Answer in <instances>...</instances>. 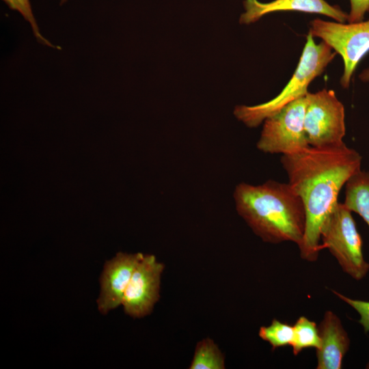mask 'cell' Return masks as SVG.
Instances as JSON below:
<instances>
[{
	"mask_svg": "<svg viewBox=\"0 0 369 369\" xmlns=\"http://www.w3.org/2000/svg\"><path fill=\"white\" fill-rule=\"evenodd\" d=\"M332 50L324 41L316 44L309 32L295 72L282 91L260 105L236 106L234 110L235 117L248 127H256L288 103L305 96L310 83L323 72L334 58L336 53Z\"/></svg>",
	"mask_w": 369,
	"mask_h": 369,
	"instance_id": "3957f363",
	"label": "cell"
},
{
	"mask_svg": "<svg viewBox=\"0 0 369 369\" xmlns=\"http://www.w3.org/2000/svg\"><path fill=\"white\" fill-rule=\"evenodd\" d=\"M320 339L316 349L317 369H340L350 347V338L340 318L332 311L325 312L318 326Z\"/></svg>",
	"mask_w": 369,
	"mask_h": 369,
	"instance_id": "8fae6325",
	"label": "cell"
},
{
	"mask_svg": "<svg viewBox=\"0 0 369 369\" xmlns=\"http://www.w3.org/2000/svg\"><path fill=\"white\" fill-rule=\"evenodd\" d=\"M189 368H225L224 355L213 340L206 338L197 343Z\"/></svg>",
	"mask_w": 369,
	"mask_h": 369,
	"instance_id": "4fadbf2b",
	"label": "cell"
},
{
	"mask_svg": "<svg viewBox=\"0 0 369 369\" xmlns=\"http://www.w3.org/2000/svg\"><path fill=\"white\" fill-rule=\"evenodd\" d=\"M66 1V0H62V1H61V3H64Z\"/></svg>",
	"mask_w": 369,
	"mask_h": 369,
	"instance_id": "44dd1931",
	"label": "cell"
},
{
	"mask_svg": "<svg viewBox=\"0 0 369 369\" xmlns=\"http://www.w3.org/2000/svg\"><path fill=\"white\" fill-rule=\"evenodd\" d=\"M332 292L358 313L359 323L363 327L366 333L369 332V301L354 299L334 290H332Z\"/></svg>",
	"mask_w": 369,
	"mask_h": 369,
	"instance_id": "e0dca14e",
	"label": "cell"
},
{
	"mask_svg": "<svg viewBox=\"0 0 369 369\" xmlns=\"http://www.w3.org/2000/svg\"><path fill=\"white\" fill-rule=\"evenodd\" d=\"M359 77L362 81L369 82V68L363 70Z\"/></svg>",
	"mask_w": 369,
	"mask_h": 369,
	"instance_id": "d6986e66",
	"label": "cell"
},
{
	"mask_svg": "<svg viewBox=\"0 0 369 369\" xmlns=\"http://www.w3.org/2000/svg\"><path fill=\"white\" fill-rule=\"evenodd\" d=\"M305 105V96L266 118L257 148L264 153L288 154L309 147L304 131Z\"/></svg>",
	"mask_w": 369,
	"mask_h": 369,
	"instance_id": "52a82bcc",
	"label": "cell"
},
{
	"mask_svg": "<svg viewBox=\"0 0 369 369\" xmlns=\"http://www.w3.org/2000/svg\"><path fill=\"white\" fill-rule=\"evenodd\" d=\"M323 249H328L342 271L353 279H364L369 263L363 254V243L352 211L338 202L324 221L320 230Z\"/></svg>",
	"mask_w": 369,
	"mask_h": 369,
	"instance_id": "277c9868",
	"label": "cell"
},
{
	"mask_svg": "<svg viewBox=\"0 0 369 369\" xmlns=\"http://www.w3.org/2000/svg\"><path fill=\"white\" fill-rule=\"evenodd\" d=\"M361 160L359 153L344 142L322 148L309 146L282 154L280 161L288 183L301 198L305 210V232L298 246L302 259L317 260L323 249V224L338 202L342 187L361 170Z\"/></svg>",
	"mask_w": 369,
	"mask_h": 369,
	"instance_id": "6da1fadb",
	"label": "cell"
},
{
	"mask_svg": "<svg viewBox=\"0 0 369 369\" xmlns=\"http://www.w3.org/2000/svg\"><path fill=\"white\" fill-rule=\"evenodd\" d=\"M164 264L152 254H144L134 271L124 295V312L136 318L150 314L160 297Z\"/></svg>",
	"mask_w": 369,
	"mask_h": 369,
	"instance_id": "ba28073f",
	"label": "cell"
},
{
	"mask_svg": "<svg viewBox=\"0 0 369 369\" xmlns=\"http://www.w3.org/2000/svg\"><path fill=\"white\" fill-rule=\"evenodd\" d=\"M304 131L310 146L322 148L344 143L346 133L343 104L333 90L308 92Z\"/></svg>",
	"mask_w": 369,
	"mask_h": 369,
	"instance_id": "5b68a950",
	"label": "cell"
},
{
	"mask_svg": "<svg viewBox=\"0 0 369 369\" xmlns=\"http://www.w3.org/2000/svg\"><path fill=\"white\" fill-rule=\"evenodd\" d=\"M293 326L273 319L268 326H262L258 331L259 337L267 342L275 350L277 348L290 346L293 339Z\"/></svg>",
	"mask_w": 369,
	"mask_h": 369,
	"instance_id": "9a60e30c",
	"label": "cell"
},
{
	"mask_svg": "<svg viewBox=\"0 0 369 369\" xmlns=\"http://www.w3.org/2000/svg\"><path fill=\"white\" fill-rule=\"evenodd\" d=\"M351 10L348 14V23L362 21L369 10V0H350Z\"/></svg>",
	"mask_w": 369,
	"mask_h": 369,
	"instance_id": "ac0fdd59",
	"label": "cell"
},
{
	"mask_svg": "<svg viewBox=\"0 0 369 369\" xmlns=\"http://www.w3.org/2000/svg\"><path fill=\"white\" fill-rule=\"evenodd\" d=\"M245 12L240 17L241 24H249L258 20L264 15L277 11H299L320 14L337 22L348 20V14L339 7L329 4L325 0H274L262 3L258 0H245Z\"/></svg>",
	"mask_w": 369,
	"mask_h": 369,
	"instance_id": "30bf717a",
	"label": "cell"
},
{
	"mask_svg": "<svg viewBox=\"0 0 369 369\" xmlns=\"http://www.w3.org/2000/svg\"><path fill=\"white\" fill-rule=\"evenodd\" d=\"M293 331L290 346L294 355H298L307 348H314L316 350L320 347L318 329L314 321L303 316H299L293 325Z\"/></svg>",
	"mask_w": 369,
	"mask_h": 369,
	"instance_id": "5bb4252c",
	"label": "cell"
},
{
	"mask_svg": "<svg viewBox=\"0 0 369 369\" xmlns=\"http://www.w3.org/2000/svg\"><path fill=\"white\" fill-rule=\"evenodd\" d=\"M233 198L237 213L263 241L300 245L305 228V210L301 198L288 182H241L235 187Z\"/></svg>",
	"mask_w": 369,
	"mask_h": 369,
	"instance_id": "7a4b0ae2",
	"label": "cell"
},
{
	"mask_svg": "<svg viewBox=\"0 0 369 369\" xmlns=\"http://www.w3.org/2000/svg\"><path fill=\"white\" fill-rule=\"evenodd\" d=\"M144 254L119 252L104 265L100 283V292L97 299L102 314L122 305L126 289L134 271Z\"/></svg>",
	"mask_w": 369,
	"mask_h": 369,
	"instance_id": "9c48e42d",
	"label": "cell"
},
{
	"mask_svg": "<svg viewBox=\"0 0 369 369\" xmlns=\"http://www.w3.org/2000/svg\"><path fill=\"white\" fill-rule=\"evenodd\" d=\"M366 368L369 369V361L366 366Z\"/></svg>",
	"mask_w": 369,
	"mask_h": 369,
	"instance_id": "ffe728a7",
	"label": "cell"
},
{
	"mask_svg": "<svg viewBox=\"0 0 369 369\" xmlns=\"http://www.w3.org/2000/svg\"><path fill=\"white\" fill-rule=\"evenodd\" d=\"M358 214L369 227V172L359 170L345 184L343 203Z\"/></svg>",
	"mask_w": 369,
	"mask_h": 369,
	"instance_id": "7c38bea8",
	"label": "cell"
},
{
	"mask_svg": "<svg viewBox=\"0 0 369 369\" xmlns=\"http://www.w3.org/2000/svg\"><path fill=\"white\" fill-rule=\"evenodd\" d=\"M8 7L14 10L18 11L23 18L29 22L35 37L42 44L54 47L48 40L44 38L40 32L36 18L33 14L29 0H3Z\"/></svg>",
	"mask_w": 369,
	"mask_h": 369,
	"instance_id": "2e32d148",
	"label": "cell"
},
{
	"mask_svg": "<svg viewBox=\"0 0 369 369\" xmlns=\"http://www.w3.org/2000/svg\"><path fill=\"white\" fill-rule=\"evenodd\" d=\"M309 32L342 57L344 72L340 83L347 88L357 64L369 51V19L345 24L317 18L311 21Z\"/></svg>",
	"mask_w": 369,
	"mask_h": 369,
	"instance_id": "8992f818",
	"label": "cell"
}]
</instances>
